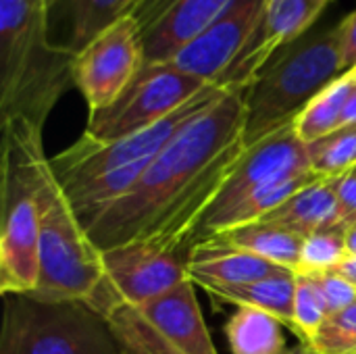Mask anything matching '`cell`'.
Segmentation results:
<instances>
[{"label":"cell","mask_w":356,"mask_h":354,"mask_svg":"<svg viewBox=\"0 0 356 354\" xmlns=\"http://www.w3.org/2000/svg\"><path fill=\"white\" fill-rule=\"evenodd\" d=\"M244 148V90H225L173 136L131 192L94 221L92 242L100 250L136 240L192 248Z\"/></svg>","instance_id":"cell-1"},{"label":"cell","mask_w":356,"mask_h":354,"mask_svg":"<svg viewBox=\"0 0 356 354\" xmlns=\"http://www.w3.org/2000/svg\"><path fill=\"white\" fill-rule=\"evenodd\" d=\"M75 54L52 44L44 0H0V115L44 129L58 98L75 86Z\"/></svg>","instance_id":"cell-2"},{"label":"cell","mask_w":356,"mask_h":354,"mask_svg":"<svg viewBox=\"0 0 356 354\" xmlns=\"http://www.w3.org/2000/svg\"><path fill=\"white\" fill-rule=\"evenodd\" d=\"M42 127L27 119L2 121L0 163V292L31 294L40 280Z\"/></svg>","instance_id":"cell-3"},{"label":"cell","mask_w":356,"mask_h":354,"mask_svg":"<svg viewBox=\"0 0 356 354\" xmlns=\"http://www.w3.org/2000/svg\"><path fill=\"white\" fill-rule=\"evenodd\" d=\"M344 73L338 25L290 44L244 90V146L292 123L325 86Z\"/></svg>","instance_id":"cell-4"},{"label":"cell","mask_w":356,"mask_h":354,"mask_svg":"<svg viewBox=\"0 0 356 354\" xmlns=\"http://www.w3.org/2000/svg\"><path fill=\"white\" fill-rule=\"evenodd\" d=\"M38 204L40 280L31 296L50 303H88L102 277V250L92 242L54 177L50 159L42 165Z\"/></svg>","instance_id":"cell-5"},{"label":"cell","mask_w":356,"mask_h":354,"mask_svg":"<svg viewBox=\"0 0 356 354\" xmlns=\"http://www.w3.org/2000/svg\"><path fill=\"white\" fill-rule=\"evenodd\" d=\"M0 354H123L108 321L79 300L4 296Z\"/></svg>","instance_id":"cell-6"},{"label":"cell","mask_w":356,"mask_h":354,"mask_svg":"<svg viewBox=\"0 0 356 354\" xmlns=\"http://www.w3.org/2000/svg\"><path fill=\"white\" fill-rule=\"evenodd\" d=\"M188 246L136 240L102 250V277L86 305L108 319L113 313L154 300L188 277Z\"/></svg>","instance_id":"cell-7"},{"label":"cell","mask_w":356,"mask_h":354,"mask_svg":"<svg viewBox=\"0 0 356 354\" xmlns=\"http://www.w3.org/2000/svg\"><path fill=\"white\" fill-rule=\"evenodd\" d=\"M194 286L186 280L154 300L113 313L106 321L123 354H217Z\"/></svg>","instance_id":"cell-8"},{"label":"cell","mask_w":356,"mask_h":354,"mask_svg":"<svg viewBox=\"0 0 356 354\" xmlns=\"http://www.w3.org/2000/svg\"><path fill=\"white\" fill-rule=\"evenodd\" d=\"M227 88L217 83H209L198 96H194L188 104H184L173 115L163 121L140 129L136 134L123 136L113 142H96L88 136H81L67 150L50 159V167L58 184L67 190L77 184H83L100 173L121 169L134 163L154 159L173 136L198 113H202L209 104H213Z\"/></svg>","instance_id":"cell-9"},{"label":"cell","mask_w":356,"mask_h":354,"mask_svg":"<svg viewBox=\"0 0 356 354\" xmlns=\"http://www.w3.org/2000/svg\"><path fill=\"white\" fill-rule=\"evenodd\" d=\"M207 86L171 63H146L111 106L90 113L83 136L113 142L146 129L179 111Z\"/></svg>","instance_id":"cell-10"},{"label":"cell","mask_w":356,"mask_h":354,"mask_svg":"<svg viewBox=\"0 0 356 354\" xmlns=\"http://www.w3.org/2000/svg\"><path fill=\"white\" fill-rule=\"evenodd\" d=\"M146 65L144 40L134 17H123L86 44L73 61V81L90 113L111 106Z\"/></svg>","instance_id":"cell-11"},{"label":"cell","mask_w":356,"mask_h":354,"mask_svg":"<svg viewBox=\"0 0 356 354\" xmlns=\"http://www.w3.org/2000/svg\"><path fill=\"white\" fill-rule=\"evenodd\" d=\"M325 6V0H265L250 38L217 79V86L246 90L282 50L302 38Z\"/></svg>","instance_id":"cell-12"},{"label":"cell","mask_w":356,"mask_h":354,"mask_svg":"<svg viewBox=\"0 0 356 354\" xmlns=\"http://www.w3.org/2000/svg\"><path fill=\"white\" fill-rule=\"evenodd\" d=\"M307 169H311L309 144L298 138V134L294 131V123L282 125L280 129L244 148L202 223L229 211L250 192Z\"/></svg>","instance_id":"cell-13"},{"label":"cell","mask_w":356,"mask_h":354,"mask_svg":"<svg viewBox=\"0 0 356 354\" xmlns=\"http://www.w3.org/2000/svg\"><path fill=\"white\" fill-rule=\"evenodd\" d=\"M263 2L265 0H234L169 63L204 83H217L250 38Z\"/></svg>","instance_id":"cell-14"},{"label":"cell","mask_w":356,"mask_h":354,"mask_svg":"<svg viewBox=\"0 0 356 354\" xmlns=\"http://www.w3.org/2000/svg\"><path fill=\"white\" fill-rule=\"evenodd\" d=\"M286 267L240 250L219 236L198 240L188 257V277L196 286H242L282 273Z\"/></svg>","instance_id":"cell-15"},{"label":"cell","mask_w":356,"mask_h":354,"mask_svg":"<svg viewBox=\"0 0 356 354\" xmlns=\"http://www.w3.org/2000/svg\"><path fill=\"white\" fill-rule=\"evenodd\" d=\"M52 44L77 54L102 29L127 17L136 0H44Z\"/></svg>","instance_id":"cell-16"},{"label":"cell","mask_w":356,"mask_h":354,"mask_svg":"<svg viewBox=\"0 0 356 354\" xmlns=\"http://www.w3.org/2000/svg\"><path fill=\"white\" fill-rule=\"evenodd\" d=\"M234 0H179L146 33V63H169L181 48L200 35Z\"/></svg>","instance_id":"cell-17"},{"label":"cell","mask_w":356,"mask_h":354,"mask_svg":"<svg viewBox=\"0 0 356 354\" xmlns=\"http://www.w3.org/2000/svg\"><path fill=\"white\" fill-rule=\"evenodd\" d=\"M263 221L284 227L302 240L315 232L330 230L340 223V202L336 192V179H317L311 186L296 192L280 209L267 215Z\"/></svg>","instance_id":"cell-18"},{"label":"cell","mask_w":356,"mask_h":354,"mask_svg":"<svg viewBox=\"0 0 356 354\" xmlns=\"http://www.w3.org/2000/svg\"><path fill=\"white\" fill-rule=\"evenodd\" d=\"M317 179H321V177L313 169H307V171L282 177L277 182H271V184L250 192L240 202H236L229 211L221 213L219 217H215L211 221H204L198 230L196 242L202 238L234 230V227H242L248 223L263 221L267 215H271L275 209H280L286 200H290L296 192H300L302 188L311 186Z\"/></svg>","instance_id":"cell-19"},{"label":"cell","mask_w":356,"mask_h":354,"mask_svg":"<svg viewBox=\"0 0 356 354\" xmlns=\"http://www.w3.org/2000/svg\"><path fill=\"white\" fill-rule=\"evenodd\" d=\"M213 300L234 305V307H250L261 309L275 319H280L292 334H296L294 325V290H296V273L292 269H284L277 275L242 284V286H200Z\"/></svg>","instance_id":"cell-20"},{"label":"cell","mask_w":356,"mask_h":354,"mask_svg":"<svg viewBox=\"0 0 356 354\" xmlns=\"http://www.w3.org/2000/svg\"><path fill=\"white\" fill-rule=\"evenodd\" d=\"M221 240H225L227 244L246 250L250 255H257L269 263H275L280 267L292 269L296 271L298 267V259H300V250H302V238L277 227L273 223L267 221H257V223H248L242 227H234L221 234H215Z\"/></svg>","instance_id":"cell-21"},{"label":"cell","mask_w":356,"mask_h":354,"mask_svg":"<svg viewBox=\"0 0 356 354\" xmlns=\"http://www.w3.org/2000/svg\"><path fill=\"white\" fill-rule=\"evenodd\" d=\"M356 81L350 71L334 79L325 86L296 117H294V131L305 144L317 142L332 131L342 127V115L346 102L355 90Z\"/></svg>","instance_id":"cell-22"},{"label":"cell","mask_w":356,"mask_h":354,"mask_svg":"<svg viewBox=\"0 0 356 354\" xmlns=\"http://www.w3.org/2000/svg\"><path fill=\"white\" fill-rule=\"evenodd\" d=\"M225 336L232 354H286L284 323L261 309L236 307Z\"/></svg>","instance_id":"cell-23"},{"label":"cell","mask_w":356,"mask_h":354,"mask_svg":"<svg viewBox=\"0 0 356 354\" xmlns=\"http://www.w3.org/2000/svg\"><path fill=\"white\" fill-rule=\"evenodd\" d=\"M311 169L325 179H336L356 167V125H344L309 144Z\"/></svg>","instance_id":"cell-24"},{"label":"cell","mask_w":356,"mask_h":354,"mask_svg":"<svg viewBox=\"0 0 356 354\" xmlns=\"http://www.w3.org/2000/svg\"><path fill=\"white\" fill-rule=\"evenodd\" d=\"M346 257H348L346 227L336 225L330 230H321L302 240V250L294 273L315 275V273L336 271L346 261Z\"/></svg>","instance_id":"cell-25"},{"label":"cell","mask_w":356,"mask_h":354,"mask_svg":"<svg viewBox=\"0 0 356 354\" xmlns=\"http://www.w3.org/2000/svg\"><path fill=\"white\" fill-rule=\"evenodd\" d=\"M327 307L321 298L319 288L315 286L311 275L296 273V290H294V325L296 336L302 340L305 346L321 332L323 323L327 321Z\"/></svg>","instance_id":"cell-26"},{"label":"cell","mask_w":356,"mask_h":354,"mask_svg":"<svg viewBox=\"0 0 356 354\" xmlns=\"http://www.w3.org/2000/svg\"><path fill=\"white\" fill-rule=\"evenodd\" d=\"M307 348L313 354H356V303L327 317Z\"/></svg>","instance_id":"cell-27"},{"label":"cell","mask_w":356,"mask_h":354,"mask_svg":"<svg viewBox=\"0 0 356 354\" xmlns=\"http://www.w3.org/2000/svg\"><path fill=\"white\" fill-rule=\"evenodd\" d=\"M311 277L321 292V298L327 307L330 317L356 303V284H353L348 277H344L338 269L325 271V273H315Z\"/></svg>","instance_id":"cell-28"},{"label":"cell","mask_w":356,"mask_h":354,"mask_svg":"<svg viewBox=\"0 0 356 354\" xmlns=\"http://www.w3.org/2000/svg\"><path fill=\"white\" fill-rule=\"evenodd\" d=\"M336 192L340 202V223L348 227L356 223V167L336 177Z\"/></svg>","instance_id":"cell-29"},{"label":"cell","mask_w":356,"mask_h":354,"mask_svg":"<svg viewBox=\"0 0 356 354\" xmlns=\"http://www.w3.org/2000/svg\"><path fill=\"white\" fill-rule=\"evenodd\" d=\"M175 2H179V0H136L129 17H134L140 31L146 33Z\"/></svg>","instance_id":"cell-30"},{"label":"cell","mask_w":356,"mask_h":354,"mask_svg":"<svg viewBox=\"0 0 356 354\" xmlns=\"http://www.w3.org/2000/svg\"><path fill=\"white\" fill-rule=\"evenodd\" d=\"M338 29H340L344 65H346V71H350L356 65V10H353L348 17H344L338 23Z\"/></svg>","instance_id":"cell-31"},{"label":"cell","mask_w":356,"mask_h":354,"mask_svg":"<svg viewBox=\"0 0 356 354\" xmlns=\"http://www.w3.org/2000/svg\"><path fill=\"white\" fill-rule=\"evenodd\" d=\"M344 125H356V86L346 102V108H344V115H342V127Z\"/></svg>","instance_id":"cell-32"},{"label":"cell","mask_w":356,"mask_h":354,"mask_svg":"<svg viewBox=\"0 0 356 354\" xmlns=\"http://www.w3.org/2000/svg\"><path fill=\"white\" fill-rule=\"evenodd\" d=\"M338 271L344 275V277H348L353 284H356V257H346V261L338 267Z\"/></svg>","instance_id":"cell-33"},{"label":"cell","mask_w":356,"mask_h":354,"mask_svg":"<svg viewBox=\"0 0 356 354\" xmlns=\"http://www.w3.org/2000/svg\"><path fill=\"white\" fill-rule=\"evenodd\" d=\"M346 248L350 257H356V223L346 227Z\"/></svg>","instance_id":"cell-34"},{"label":"cell","mask_w":356,"mask_h":354,"mask_svg":"<svg viewBox=\"0 0 356 354\" xmlns=\"http://www.w3.org/2000/svg\"><path fill=\"white\" fill-rule=\"evenodd\" d=\"M300 354H313V353H311V351H309V348H307V346H305V348H302V351H300Z\"/></svg>","instance_id":"cell-35"},{"label":"cell","mask_w":356,"mask_h":354,"mask_svg":"<svg viewBox=\"0 0 356 354\" xmlns=\"http://www.w3.org/2000/svg\"><path fill=\"white\" fill-rule=\"evenodd\" d=\"M350 73H353V77H355V81H356V65L350 69Z\"/></svg>","instance_id":"cell-36"},{"label":"cell","mask_w":356,"mask_h":354,"mask_svg":"<svg viewBox=\"0 0 356 354\" xmlns=\"http://www.w3.org/2000/svg\"><path fill=\"white\" fill-rule=\"evenodd\" d=\"M325 2H327V4H330V2H332V0H325Z\"/></svg>","instance_id":"cell-37"}]
</instances>
